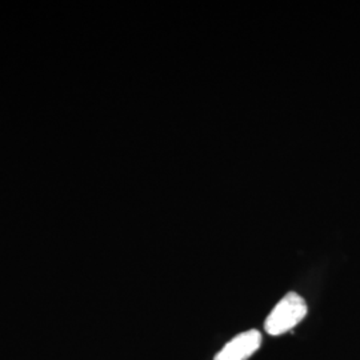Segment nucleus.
Returning <instances> with one entry per match:
<instances>
[{"instance_id": "f257e3e1", "label": "nucleus", "mask_w": 360, "mask_h": 360, "mask_svg": "<svg viewBox=\"0 0 360 360\" xmlns=\"http://www.w3.org/2000/svg\"><path fill=\"white\" fill-rule=\"evenodd\" d=\"M306 300L296 292H288L274 307L264 322V330L271 336H279L292 330L307 315Z\"/></svg>"}, {"instance_id": "f03ea898", "label": "nucleus", "mask_w": 360, "mask_h": 360, "mask_svg": "<svg viewBox=\"0 0 360 360\" xmlns=\"http://www.w3.org/2000/svg\"><path fill=\"white\" fill-rule=\"evenodd\" d=\"M262 345V334L257 330H248L236 335L219 351L214 360H247L257 352Z\"/></svg>"}]
</instances>
